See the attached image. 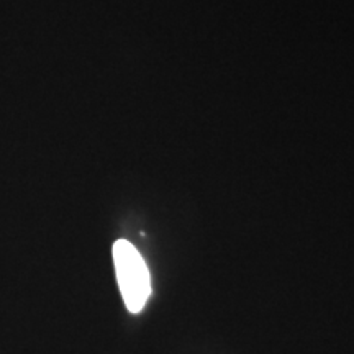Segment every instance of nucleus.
Listing matches in <instances>:
<instances>
[{
  "instance_id": "nucleus-1",
  "label": "nucleus",
  "mask_w": 354,
  "mask_h": 354,
  "mask_svg": "<svg viewBox=\"0 0 354 354\" xmlns=\"http://www.w3.org/2000/svg\"><path fill=\"white\" fill-rule=\"evenodd\" d=\"M113 261L127 308L131 313H138L151 294L148 268L136 248L125 240H118L113 245Z\"/></svg>"
}]
</instances>
